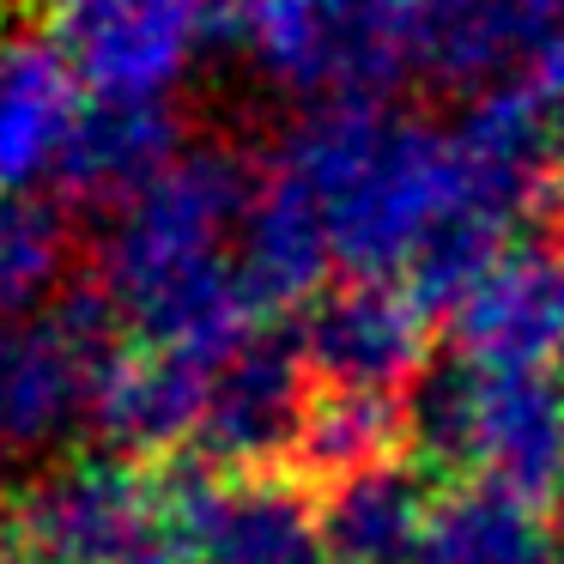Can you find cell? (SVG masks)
Returning a JSON list of instances; mask_svg holds the SVG:
<instances>
[{"instance_id":"5","label":"cell","mask_w":564,"mask_h":564,"mask_svg":"<svg viewBox=\"0 0 564 564\" xmlns=\"http://www.w3.org/2000/svg\"><path fill=\"white\" fill-rule=\"evenodd\" d=\"M7 534L19 564H147L171 540V486L128 455H74L31 479Z\"/></svg>"},{"instance_id":"11","label":"cell","mask_w":564,"mask_h":564,"mask_svg":"<svg viewBox=\"0 0 564 564\" xmlns=\"http://www.w3.org/2000/svg\"><path fill=\"white\" fill-rule=\"evenodd\" d=\"M455 365L552 370L564 365V243H510L491 273L449 310Z\"/></svg>"},{"instance_id":"24","label":"cell","mask_w":564,"mask_h":564,"mask_svg":"<svg viewBox=\"0 0 564 564\" xmlns=\"http://www.w3.org/2000/svg\"><path fill=\"white\" fill-rule=\"evenodd\" d=\"M147 564H176V558H171V552H164V558H147Z\"/></svg>"},{"instance_id":"23","label":"cell","mask_w":564,"mask_h":564,"mask_svg":"<svg viewBox=\"0 0 564 564\" xmlns=\"http://www.w3.org/2000/svg\"><path fill=\"white\" fill-rule=\"evenodd\" d=\"M50 7V19H55V31H79V25H91L98 13H110V7H122V0H43Z\"/></svg>"},{"instance_id":"17","label":"cell","mask_w":564,"mask_h":564,"mask_svg":"<svg viewBox=\"0 0 564 564\" xmlns=\"http://www.w3.org/2000/svg\"><path fill=\"white\" fill-rule=\"evenodd\" d=\"M183 128H176L171 104H98L91 98L79 140L62 164V195L86 200V207H122L134 188H147L164 164L183 152Z\"/></svg>"},{"instance_id":"8","label":"cell","mask_w":564,"mask_h":564,"mask_svg":"<svg viewBox=\"0 0 564 564\" xmlns=\"http://www.w3.org/2000/svg\"><path fill=\"white\" fill-rule=\"evenodd\" d=\"M297 352L322 394L401 401L431 365V304L401 280H340L304 310Z\"/></svg>"},{"instance_id":"22","label":"cell","mask_w":564,"mask_h":564,"mask_svg":"<svg viewBox=\"0 0 564 564\" xmlns=\"http://www.w3.org/2000/svg\"><path fill=\"white\" fill-rule=\"evenodd\" d=\"M195 13L207 19L213 43H243L249 25H256V13H261V0H195Z\"/></svg>"},{"instance_id":"25","label":"cell","mask_w":564,"mask_h":564,"mask_svg":"<svg viewBox=\"0 0 564 564\" xmlns=\"http://www.w3.org/2000/svg\"><path fill=\"white\" fill-rule=\"evenodd\" d=\"M0 540H7V534H0Z\"/></svg>"},{"instance_id":"1","label":"cell","mask_w":564,"mask_h":564,"mask_svg":"<svg viewBox=\"0 0 564 564\" xmlns=\"http://www.w3.org/2000/svg\"><path fill=\"white\" fill-rule=\"evenodd\" d=\"M316 207L334 268L401 280L431 310H455L516 243V213L479 183L449 122L389 104L304 110L268 152Z\"/></svg>"},{"instance_id":"12","label":"cell","mask_w":564,"mask_h":564,"mask_svg":"<svg viewBox=\"0 0 564 564\" xmlns=\"http://www.w3.org/2000/svg\"><path fill=\"white\" fill-rule=\"evenodd\" d=\"M225 358L183 352V346H152V340L122 346V352H110V365H104V377H98L91 431H98L116 455H128V462L183 449V443H195L200 413H207L213 370H219Z\"/></svg>"},{"instance_id":"7","label":"cell","mask_w":564,"mask_h":564,"mask_svg":"<svg viewBox=\"0 0 564 564\" xmlns=\"http://www.w3.org/2000/svg\"><path fill=\"white\" fill-rule=\"evenodd\" d=\"M171 546L183 564H334L322 503L297 474L195 467L171 486Z\"/></svg>"},{"instance_id":"21","label":"cell","mask_w":564,"mask_h":564,"mask_svg":"<svg viewBox=\"0 0 564 564\" xmlns=\"http://www.w3.org/2000/svg\"><path fill=\"white\" fill-rule=\"evenodd\" d=\"M522 91L534 104L540 128H546V147H552V176L564 188V37H552L534 62L522 67Z\"/></svg>"},{"instance_id":"14","label":"cell","mask_w":564,"mask_h":564,"mask_svg":"<svg viewBox=\"0 0 564 564\" xmlns=\"http://www.w3.org/2000/svg\"><path fill=\"white\" fill-rule=\"evenodd\" d=\"M552 37H564V0H425V67L449 91L503 86L510 67H528Z\"/></svg>"},{"instance_id":"2","label":"cell","mask_w":564,"mask_h":564,"mask_svg":"<svg viewBox=\"0 0 564 564\" xmlns=\"http://www.w3.org/2000/svg\"><path fill=\"white\" fill-rule=\"evenodd\" d=\"M256 171L231 147H183L147 188L104 213L98 304L140 340L225 358L261 334L243 280V219Z\"/></svg>"},{"instance_id":"19","label":"cell","mask_w":564,"mask_h":564,"mask_svg":"<svg viewBox=\"0 0 564 564\" xmlns=\"http://www.w3.org/2000/svg\"><path fill=\"white\" fill-rule=\"evenodd\" d=\"M406 425H413V413H406L401 401L316 394L310 425H304V437H297L292 462H297V474H304V479L334 486V479H346V474H365V467H377V462H394V455H401Z\"/></svg>"},{"instance_id":"6","label":"cell","mask_w":564,"mask_h":564,"mask_svg":"<svg viewBox=\"0 0 564 564\" xmlns=\"http://www.w3.org/2000/svg\"><path fill=\"white\" fill-rule=\"evenodd\" d=\"M110 352V310L98 297L0 328V462H37L91 425Z\"/></svg>"},{"instance_id":"4","label":"cell","mask_w":564,"mask_h":564,"mask_svg":"<svg viewBox=\"0 0 564 564\" xmlns=\"http://www.w3.org/2000/svg\"><path fill=\"white\" fill-rule=\"evenodd\" d=\"M243 50L310 110L382 104L425 55V0H261Z\"/></svg>"},{"instance_id":"16","label":"cell","mask_w":564,"mask_h":564,"mask_svg":"<svg viewBox=\"0 0 564 564\" xmlns=\"http://www.w3.org/2000/svg\"><path fill=\"white\" fill-rule=\"evenodd\" d=\"M431 486L406 455L322 486V534L334 564H419L431 528Z\"/></svg>"},{"instance_id":"10","label":"cell","mask_w":564,"mask_h":564,"mask_svg":"<svg viewBox=\"0 0 564 564\" xmlns=\"http://www.w3.org/2000/svg\"><path fill=\"white\" fill-rule=\"evenodd\" d=\"M310 406H316V394H310V370L297 340L261 328L213 370L195 449L219 474H268V467L297 455Z\"/></svg>"},{"instance_id":"3","label":"cell","mask_w":564,"mask_h":564,"mask_svg":"<svg viewBox=\"0 0 564 564\" xmlns=\"http://www.w3.org/2000/svg\"><path fill=\"white\" fill-rule=\"evenodd\" d=\"M413 431L431 462L528 503L564 498V377L455 365L425 382Z\"/></svg>"},{"instance_id":"15","label":"cell","mask_w":564,"mask_h":564,"mask_svg":"<svg viewBox=\"0 0 564 564\" xmlns=\"http://www.w3.org/2000/svg\"><path fill=\"white\" fill-rule=\"evenodd\" d=\"M243 280L249 297L261 304V316L292 304H316L328 292L334 273V249L322 237L316 207L304 200V188L280 171V164H256V195H249V219H243Z\"/></svg>"},{"instance_id":"13","label":"cell","mask_w":564,"mask_h":564,"mask_svg":"<svg viewBox=\"0 0 564 564\" xmlns=\"http://www.w3.org/2000/svg\"><path fill=\"white\" fill-rule=\"evenodd\" d=\"M207 43L195 0H122L91 25L67 31V50L98 104H171Z\"/></svg>"},{"instance_id":"9","label":"cell","mask_w":564,"mask_h":564,"mask_svg":"<svg viewBox=\"0 0 564 564\" xmlns=\"http://www.w3.org/2000/svg\"><path fill=\"white\" fill-rule=\"evenodd\" d=\"M86 110L91 86L62 31H0V200H37L62 183Z\"/></svg>"},{"instance_id":"18","label":"cell","mask_w":564,"mask_h":564,"mask_svg":"<svg viewBox=\"0 0 564 564\" xmlns=\"http://www.w3.org/2000/svg\"><path fill=\"white\" fill-rule=\"evenodd\" d=\"M419 564H564V540L552 534L546 503L467 479L437 491Z\"/></svg>"},{"instance_id":"20","label":"cell","mask_w":564,"mask_h":564,"mask_svg":"<svg viewBox=\"0 0 564 564\" xmlns=\"http://www.w3.org/2000/svg\"><path fill=\"white\" fill-rule=\"evenodd\" d=\"M67 268V225L50 200H0V328L37 316Z\"/></svg>"}]
</instances>
